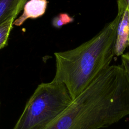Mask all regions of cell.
I'll return each instance as SVG.
<instances>
[{
    "instance_id": "3",
    "label": "cell",
    "mask_w": 129,
    "mask_h": 129,
    "mask_svg": "<svg viewBox=\"0 0 129 129\" xmlns=\"http://www.w3.org/2000/svg\"><path fill=\"white\" fill-rule=\"evenodd\" d=\"M72 100L64 84L42 83L27 101L13 129H43Z\"/></svg>"
},
{
    "instance_id": "4",
    "label": "cell",
    "mask_w": 129,
    "mask_h": 129,
    "mask_svg": "<svg viewBox=\"0 0 129 129\" xmlns=\"http://www.w3.org/2000/svg\"><path fill=\"white\" fill-rule=\"evenodd\" d=\"M117 14L119 15V22L116 30L114 46V54L121 55L128 46L129 39V9L118 8Z\"/></svg>"
},
{
    "instance_id": "1",
    "label": "cell",
    "mask_w": 129,
    "mask_h": 129,
    "mask_svg": "<svg viewBox=\"0 0 129 129\" xmlns=\"http://www.w3.org/2000/svg\"><path fill=\"white\" fill-rule=\"evenodd\" d=\"M129 115V77L123 67L103 71L43 129H99Z\"/></svg>"
},
{
    "instance_id": "2",
    "label": "cell",
    "mask_w": 129,
    "mask_h": 129,
    "mask_svg": "<svg viewBox=\"0 0 129 129\" xmlns=\"http://www.w3.org/2000/svg\"><path fill=\"white\" fill-rule=\"evenodd\" d=\"M119 19L117 14L92 39L74 49L54 53L56 71L51 82L64 84L73 100L110 66Z\"/></svg>"
},
{
    "instance_id": "7",
    "label": "cell",
    "mask_w": 129,
    "mask_h": 129,
    "mask_svg": "<svg viewBox=\"0 0 129 129\" xmlns=\"http://www.w3.org/2000/svg\"><path fill=\"white\" fill-rule=\"evenodd\" d=\"M15 19L14 18H11L0 25V49L4 48L7 44Z\"/></svg>"
},
{
    "instance_id": "5",
    "label": "cell",
    "mask_w": 129,
    "mask_h": 129,
    "mask_svg": "<svg viewBox=\"0 0 129 129\" xmlns=\"http://www.w3.org/2000/svg\"><path fill=\"white\" fill-rule=\"evenodd\" d=\"M47 0H30L26 2L22 15L15 20L13 24L21 26L28 18H36L43 15L46 10Z\"/></svg>"
},
{
    "instance_id": "8",
    "label": "cell",
    "mask_w": 129,
    "mask_h": 129,
    "mask_svg": "<svg viewBox=\"0 0 129 129\" xmlns=\"http://www.w3.org/2000/svg\"><path fill=\"white\" fill-rule=\"evenodd\" d=\"M73 18L66 13H61L54 17L52 20V25L57 28H59L62 26L73 22Z\"/></svg>"
},
{
    "instance_id": "10",
    "label": "cell",
    "mask_w": 129,
    "mask_h": 129,
    "mask_svg": "<svg viewBox=\"0 0 129 129\" xmlns=\"http://www.w3.org/2000/svg\"><path fill=\"white\" fill-rule=\"evenodd\" d=\"M117 3H120L127 6L129 9V0H117Z\"/></svg>"
},
{
    "instance_id": "9",
    "label": "cell",
    "mask_w": 129,
    "mask_h": 129,
    "mask_svg": "<svg viewBox=\"0 0 129 129\" xmlns=\"http://www.w3.org/2000/svg\"><path fill=\"white\" fill-rule=\"evenodd\" d=\"M121 66L124 69L129 77V52L121 55Z\"/></svg>"
},
{
    "instance_id": "11",
    "label": "cell",
    "mask_w": 129,
    "mask_h": 129,
    "mask_svg": "<svg viewBox=\"0 0 129 129\" xmlns=\"http://www.w3.org/2000/svg\"><path fill=\"white\" fill-rule=\"evenodd\" d=\"M128 46H129V39H128Z\"/></svg>"
},
{
    "instance_id": "6",
    "label": "cell",
    "mask_w": 129,
    "mask_h": 129,
    "mask_svg": "<svg viewBox=\"0 0 129 129\" xmlns=\"http://www.w3.org/2000/svg\"><path fill=\"white\" fill-rule=\"evenodd\" d=\"M27 0H0V25L11 18H16Z\"/></svg>"
}]
</instances>
